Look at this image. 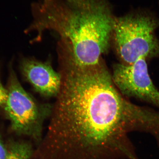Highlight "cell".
Segmentation results:
<instances>
[{
    "mask_svg": "<svg viewBox=\"0 0 159 159\" xmlns=\"http://www.w3.org/2000/svg\"><path fill=\"white\" fill-rule=\"evenodd\" d=\"M61 75L42 159H103L117 152L135 159L124 142L126 134L155 133L158 114L124 99L103 64L71 66Z\"/></svg>",
    "mask_w": 159,
    "mask_h": 159,
    "instance_id": "6da1fadb",
    "label": "cell"
},
{
    "mask_svg": "<svg viewBox=\"0 0 159 159\" xmlns=\"http://www.w3.org/2000/svg\"><path fill=\"white\" fill-rule=\"evenodd\" d=\"M33 10L35 20L31 29L57 32L67 63L90 68L101 62L116 18L108 0H40Z\"/></svg>",
    "mask_w": 159,
    "mask_h": 159,
    "instance_id": "7a4b0ae2",
    "label": "cell"
},
{
    "mask_svg": "<svg viewBox=\"0 0 159 159\" xmlns=\"http://www.w3.org/2000/svg\"><path fill=\"white\" fill-rule=\"evenodd\" d=\"M159 20L150 11L137 9L116 18L113 33L118 54L125 64L142 57H159V41L155 31Z\"/></svg>",
    "mask_w": 159,
    "mask_h": 159,
    "instance_id": "3957f363",
    "label": "cell"
},
{
    "mask_svg": "<svg viewBox=\"0 0 159 159\" xmlns=\"http://www.w3.org/2000/svg\"><path fill=\"white\" fill-rule=\"evenodd\" d=\"M9 71L7 99L2 105L5 113L14 132L40 143L42 141L43 124L51 116L52 109L50 106L39 104L25 90L11 64Z\"/></svg>",
    "mask_w": 159,
    "mask_h": 159,
    "instance_id": "277c9868",
    "label": "cell"
},
{
    "mask_svg": "<svg viewBox=\"0 0 159 159\" xmlns=\"http://www.w3.org/2000/svg\"><path fill=\"white\" fill-rule=\"evenodd\" d=\"M112 78L123 95L159 107V91L151 79L145 57L131 65H116Z\"/></svg>",
    "mask_w": 159,
    "mask_h": 159,
    "instance_id": "5b68a950",
    "label": "cell"
},
{
    "mask_svg": "<svg viewBox=\"0 0 159 159\" xmlns=\"http://www.w3.org/2000/svg\"><path fill=\"white\" fill-rule=\"evenodd\" d=\"M22 73L35 90L46 97H57L61 87L62 75L49 64L30 58L20 63Z\"/></svg>",
    "mask_w": 159,
    "mask_h": 159,
    "instance_id": "8992f818",
    "label": "cell"
},
{
    "mask_svg": "<svg viewBox=\"0 0 159 159\" xmlns=\"http://www.w3.org/2000/svg\"><path fill=\"white\" fill-rule=\"evenodd\" d=\"M5 159H29L33 153L31 144L28 142H13L6 148Z\"/></svg>",
    "mask_w": 159,
    "mask_h": 159,
    "instance_id": "52a82bcc",
    "label": "cell"
},
{
    "mask_svg": "<svg viewBox=\"0 0 159 159\" xmlns=\"http://www.w3.org/2000/svg\"><path fill=\"white\" fill-rule=\"evenodd\" d=\"M7 97V90L3 87L0 78V106H2L4 104Z\"/></svg>",
    "mask_w": 159,
    "mask_h": 159,
    "instance_id": "ba28073f",
    "label": "cell"
},
{
    "mask_svg": "<svg viewBox=\"0 0 159 159\" xmlns=\"http://www.w3.org/2000/svg\"><path fill=\"white\" fill-rule=\"evenodd\" d=\"M7 149L0 137V159H5Z\"/></svg>",
    "mask_w": 159,
    "mask_h": 159,
    "instance_id": "9c48e42d",
    "label": "cell"
}]
</instances>
